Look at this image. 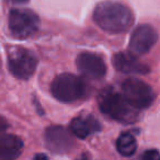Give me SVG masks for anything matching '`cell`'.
Masks as SVG:
<instances>
[{"label": "cell", "instance_id": "cell-16", "mask_svg": "<svg viewBox=\"0 0 160 160\" xmlns=\"http://www.w3.org/2000/svg\"><path fill=\"white\" fill-rule=\"evenodd\" d=\"M33 160H48V157L45 153H38L34 156Z\"/></svg>", "mask_w": 160, "mask_h": 160}, {"label": "cell", "instance_id": "cell-8", "mask_svg": "<svg viewBox=\"0 0 160 160\" xmlns=\"http://www.w3.org/2000/svg\"><path fill=\"white\" fill-rule=\"evenodd\" d=\"M158 33L153 27L142 24L134 30L129 40V51L134 55H144L148 53L157 43Z\"/></svg>", "mask_w": 160, "mask_h": 160}, {"label": "cell", "instance_id": "cell-11", "mask_svg": "<svg viewBox=\"0 0 160 160\" xmlns=\"http://www.w3.org/2000/svg\"><path fill=\"white\" fill-rule=\"evenodd\" d=\"M101 129L99 121L94 116H77L70 122V132L76 137L85 139Z\"/></svg>", "mask_w": 160, "mask_h": 160}, {"label": "cell", "instance_id": "cell-4", "mask_svg": "<svg viewBox=\"0 0 160 160\" xmlns=\"http://www.w3.org/2000/svg\"><path fill=\"white\" fill-rule=\"evenodd\" d=\"M122 91L125 100L137 110L149 108L156 98L152 88L137 78H128L125 80L122 85Z\"/></svg>", "mask_w": 160, "mask_h": 160}, {"label": "cell", "instance_id": "cell-5", "mask_svg": "<svg viewBox=\"0 0 160 160\" xmlns=\"http://www.w3.org/2000/svg\"><path fill=\"white\" fill-rule=\"evenodd\" d=\"M8 67L12 76L21 80H28L35 72L38 59L31 51L16 46L8 53Z\"/></svg>", "mask_w": 160, "mask_h": 160}, {"label": "cell", "instance_id": "cell-10", "mask_svg": "<svg viewBox=\"0 0 160 160\" xmlns=\"http://www.w3.org/2000/svg\"><path fill=\"white\" fill-rule=\"evenodd\" d=\"M112 62L116 70L127 75H147L150 68L132 53L121 52L113 56Z\"/></svg>", "mask_w": 160, "mask_h": 160}, {"label": "cell", "instance_id": "cell-1", "mask_svg": "<svg viewBox=\"0 0 160 160\" xmlns=\"http://www.w3.org/2000/svg\"><path fill=\"white\" fill-rule=\"evenodd\" d=\"M93 20L99 28L112 34L128 31L134 23V16L128 7L116 1H103L97 5Z\"/></svg>", "mask_w": 160, "mask_h": 160}, {"label": "cell", "instance_id": "cell-12", "mask_svg": "<svg viewBox=\"0 0 160 160\" xmlns=\"http://www.w3.org/2000/svg\"><path fill=\"white\" fill-rule=\"evenodd\" d=\"M23 150V142L20 137L11 134L0 135V160H16Z\"/></svg>", "mask_w": 160, "mask_h": 160}, {"label": "cell", "instance_id": "cell-9", "mask_svg": "<svg viewBox=\"0 0 160 160\" xmlns=\"http://www.w3.org/2000/svg\"><path fill=\"white\" fill-rule=\"evenodd\" d=\"M79 72L89 79H101L107 73V65L100 55L90 52L79 54L76 59Z\"/></svg>", "mask_w": 160, "mask_h": 160}, {"label": "cell", "instance_id": "cell-14", "mask_svg": "<svg viewBox=\"0 0 160 160\" xmlns=\"http://www.w3.org/2000/svg\"><path fill=\"white\" fill-rule=\"evenodd\" d=\"M140 160H159V151L157 149L146 150L140 157Z\"/></svg>", "mask_w": 160, "mask_h": 160}, {"label": "cell", "instance_id": "cell-2", "mask_svg": "<svg viewBox=\"0 0 160 160\" xmlns=\"http://www.w3.org/2000/svg\"><path fill=\"white\" fill-rule=\"evenodd\" d=\"M101 112L110 118L123 124H134L139 120V112L133 108L121 93L113 88H105L98 97Z\"/></svg>", "mask_w": 160, "mask_h": 160}, {"label": "cell", "instance_id": "cell-7", "mask_svg": "<svg viewBox=\"0 0 160 160\" xmlns=\"http://www.w3.org/2000/svg\"><path fill=\"white\" fill-rule=\"evenodd\" d=\"M45 144L52 152L57 155L69 153L76 146L72 135L59 125L49 126L45 131Z\"/></svg>", "mask_w": 160, "mask_h": 160}, {"label": "cell", "instance_id": "cell-17", "mask_svg": "<svg viewBox=\"0 0 160 160\" xmlns=\"http://www.w3.org/2000/svg\"><path fill=\"white\" fill-rule=\"evenodd\" d=\"M9 1L12 3H16V5H23V3L29 2L30 0H9Z\"/></svg>", "mask_w": 160, "mask_h": 160}, {"label": "cell", "instance_id": "cell-6", "mask_svg": "<svg viewBox=\"0 0 160 160\" xmlns=\"http://www.w3.org/2000/svg\"><path fill=\"white\" fill-rule=\"evenodd\" d=\"M9 30L17 38H28L40 28L38 16L29 9H13L9 13Z\"/></svg>", "mask_w": 160, "mask_h": 160}, {"label": "cell", "instance_id": "cell-18", "mask_svg": "<svg viewBox=\"0 0 160 160\" xmlns=\"http://www.w3.org/2000/svg\"><path fill=\"white\" fill-rule=\"evenodd\" d=\"M76 160H89V156L87 153H82V155H80Z\"/></svg>", "mask_w": 160, "mask_h": 160}, {"label": "cell", "instance_id": "cell-3", "mask_svg": "<svg viewBox=\"0 0 160 160\" xmlns=\"http://www.w3.org/2000/svg\"><path fill=\"white\" fill-rule=\"evenodd\" d=\"M51 92L55 99L64 103H72L85 98L87 86L83 80L72 73H60L51 85Z\"/></svg>", "mask_w": 160, "mask_h": 160}, {"label": "cell", "instance_id": "cell-13", "mask_svg": "<svg viewBox=\"0 0 160 160\" xmlns=\"http://www.w3.org/2000/svg\"><path fill=\"white\" fill-rule=\"evenodd\" d=\"M116 148L118 151L124 157H131L136 152L137 149V142L135 136L132 133H123L116 140Z\"/></svg>", "mask_w": 160, "mask_h": 160}, {"label": "cell", "instance_id": "cell-15", "mask_svg": "<svg viewBox=\"0 0 160 160\" xmlns=\"http://www.w3.org/2000/svg\"><path fill=\"white\" fill-rule=\"evenodd\" d=\"M8 126H9V124H8V122L6 121V118L0 115V132H3L5 129H7Z\"/></svg>", "mask_w": 160, "mask_h": 160}]
</instances>
